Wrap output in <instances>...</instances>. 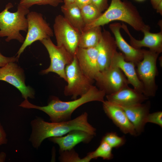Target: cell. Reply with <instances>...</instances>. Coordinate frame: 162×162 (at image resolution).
I'll use <instances>...</instances> for the list:
<instances>
[{"label": "cell", "mask_w": 162, "mask_h": 162, "mask_svg": "<svg viewBox=\"0 0 162 162\" xmlns=\"http://www.w3.org/2000/svg\"><path fill=\"white\" fill-rule=\"evenodd\" d=\"M64 4H69L75 3V0H63Z\"/></svg>", "instance_id": "36"}, {"label": "cell", "mask_w": 162, "mask_h": 162, "mask_svg": "<svg viewBox=\"0 0 162 162\" xmlns=\"http://www.w3.org/2000/svg\"><path fill=\"white\" fill-rule=\"evenodd\" d=\"M146 122L156 124L162 127V112L159 111L152 113H149L146 119Z\"/></svg>", "instance_id": "28"}, {"label": "cell", "mask_w": 162, "mask_h": 162, "mask_svg": "<svg viewBox=\"0 0 162 162\" xmlns=\"http://www.w3.org/2000/svg\"><path fill=\"white\" fill-rule=\"evenodd\" d=\"M88 116L85 112L73 120L57 122H46L37 117L31 123L32 132L29 140L33 146L38 149L46 138L62 136L73 130H84L95 136L96 129L88 122Z\"/></svg>", "instance_id": "1"}, {"label": "cell", "mask_w": 162, "mask_h": 162, "mask_svg": "<svg viewBox=\"0 0 162 162\" xmlns=\"http://www.w3.org/2000/svg\"><path fill=\"white\" fill-rule=\"evenodd\" d=\"M137 1H144V0H136Z\"/></svg>", "instance_id": "37"}, {"label": "cell", "mask_w": 162, "mask_h": 162, "mask_svg": "<svg viewBox=\"0 0 162 162\" xmlns=\"http://www.w3.org/2000/svg\"><path fill=\"white\" fill-rule=\"evenodd\" d=\"M162 1V0H151L153 7L155 9L158 4Z\"/></svg>", "instance_id": "34"}, {"label": "cell", "mask_w": 162, "mask_h": 162, "mask_svg": "<svg viewBox=\"0 0 162 162\" xmlns=\"http://www.w3.org/2000/svg\"><path fill=\"white\" fill-rule=\"evenodd\" d=\"M96 47L99 68L100 72L110 67L112 58L116 51L114 38L109 31L104 30Z\"/></svg>", "instance_id": "14"}, {"label": "cell", "mask_w": 162, "mask_h": 162, "mask_svg": "<svg viewBox=\"0 0 162 162\" xmlns=\"http://www.w3.org/2000/svg\"><path fill=\"white\" fill-rule=\"evenodd\" d=\"M135 65L133 62L125 60L123 54L116 51L112 58L110 66L120 68L126 77L129 84H131L134 89L143 94V85L137 76Z\"/></svg>", "instance_id": "17"}, {"label": "cell", "mask_w": 162, "mask_h": 162, "mask_svg": "<svg viewBox=\"0 0 162 162\" xmlns=\"http://www.w3.org/2000/svg\"><path fill=\"white\" fill-rule=\"evenodd\" d=\"M65 72L67 85L64 87V94L71 96L72 99L84 95L93 86L94 80L82 72L75 55L72 62L65 67Z\"/></svg>", "instance_id": "5"}, {"label": "cell", "mask_w": 162, "mask_h": 162, "mask_svg": "<svg viewBox=\"0 0 162 162\" xmlns=\"http://www.w3.org/2000/svg\"><path fill=\"white\" fill-rule=\"evenodd\" d=\"M156 9L157 12L159 13L160 14H162V1H161L157 6Z\"/></svg>", "instance_id": "33"}, {"label": "cell", "mask_w": 162, "mask_h": 162, "mask_svg": "<svg viewBox=\"0 0 162 162\" xmlns=\"http://www.w3.org/2000/svg\"><path fill=\"white\" fill-rule=\"evenodd\" d=\"M149 103L145 104L142 103L129 106L118 105L124 111L134 126L137 135L143 132L146 123V118L149 113Z\"/></svg>", "instance_id": "20"}, {"label": "cell", "mask_w": 162, "mask_h": 162, "mask_svg": "<svg viewBox=\"0 0 162 162\" xmlns=\"http://www.w3.org/2000/svg\"><path fill=\"white\" fill-rule=\"evenodd\" d=\"M63 2V0H21L19 4L29 9V8L35 4H48L56 7Z\"/></svg>", "instance_id": "27"}, {"label": "cell", "mask_w": 162, "mask_h": 162, "mask_svg": "<svg viewBox=\"0 0 162 162\" xmlns=\"http://www.w3.org/2000/svg\"><path fill=\"white\" fill-rule=\"evenodd\" d=\"M112 148L106 142L101 140L98 147L94 151L87 154L91 160L102 158L104 160H110L113 158Z\"/></svg>", "instance_id": "23"}, {"label": "cell", "mask_w": 162, "mask_h": 162, "mask_svg": "<svg viewBox=\"0 0 162 162\" xmlns=\"http://www.w3.org/2000/svg\"><path fill=\"white\" fill-rule=\"evenodd\" d=\"M159 54L149 50H143L142 59L136 64V73L143 88V94L147 97L153 96L156 93V62Z\"/></svg>", "instance_id": "6"}, {"label": "cell", "mask_w": 162, "mask_h": 162, "mask_svg": "<svg viewBox=\"0 0 162 162\" xmlns=\"http://www.w3.org/2000/svg\"><path fill=\"white\" fill-rule=\"evenodd\" d=\"M102 103L105 114L122 132L134 136H137L134 126L120 106L107 100Z\"/></svg>", "instance_id": "13"}, {"label": "cell", "mask_w": 162, "mask_h": 162, "mask_svg": "<svg viewBox=\"0 0 162 162\" xmlns=\"http://www.w3.org/2000/svg\"><path fill=\"white\" fill-rule=\"evenodd\" d=\"M106 95L103 91L93 86L87 93L73 100L64 101L54 97L47 105L40 106L31 104L26 99L19 106L25 108L40 110L49 116L51 122H60L70 120L73 112L84 104L94 101L102 103Z\"/></svg>", "instance_id": "2"}, {"label": "cell", "mask_w": 162, "mask_h": 162, "mask_svg": "<svg viewBox=\"0 0 162 162\" xmlns=\"http://www.w3.org/2000/svg\"><path fill=\"white\" fill-rule=\"evenodd\" d=\"M53 27L57 45L63 46L74 56L81 33L61 15L55 17Z\"/></svg>", "instance_id": "9"}, {"label": "cell", "mask_w": 162, "mask_h": 162, "mask_svg": "<svg viewBox=\"0 0 162 162\" xmlns=\"http://www.w3.org/2000/svg\"><path fill=\"white\" fill-rule=\"evenodd\" d=\"M13 7L12 3H8L0 12V37H6L5 40L7 42L16 40L22 43L25 38L20 32H27L28 22L26 16L30 11L19 4L16 12H10L9 10Z\"/></svg>", "instance_id": "4"}, {"label": "cell", "mask_w": 162, "mask_h": 162, "mask_svg": "<svg viewBox=\"0 0 162 162\" xmlns=\"http://www.w3.org/2000/svg\"><path fill=\"white\" fill-rule=\"evenodd\" d=\"M75 3L80 9L83 6L91 3V0H75Z\"/></svg>", "instance_id": "32"}, {"label": "cell", "mask_w": 162, "mask_h": 162, "mask_svg": "<svg viewBox=\"0 0 162 162\" xmlns=\"http://www.w3.org/2000/svg\"><path fill=\"white\" fill-rule=\"evenodd\" d=\"M40 42L47 50L50 60L49 67L42 70L41 73L45 74L50 72H53L66 82L65 67L72 62L74 56L63 46L54 44L50 38L44 39Z\"/></svg>", "instance_id": "8"}, {"label": "cell", "mask_w": 162, "mask_h": 162, "mask_svg": "<svg viewBox=\"0 0 162 162\" xmlns=\"http://www.w3.org/2000/svg\"><path fill=\"white\" fill-rule=\"evenodd\" d=\"M75 55L82 72L94 80L100 72L96 46L86 48L78 47Z\"/></svg>", "instance_id": "12"}, {"label": "cell", "mask_w": 162, "mask_h": 162, "mask_svg": "<svg viewBox=\"0 0 162 162\" xmlns=\"http://www.w3.org/2000/svg\"><path fill=\"white\" fill-rule=\"evenodd\" d=\"M115 20L126 23L137 31L142 32L150 28L145 24L137 9L131 3L121 0H111L110 5L104 12L98 18L85 25L82 32L92 27L103 26Z\"/></svg>", "instance_id": "3"}, {"label": "cell", "mask_w": 162, "mask_h": 162, "mask_svg": "<svg viewBox=\"0 0 162 162\" xmlns=\"http://www.w3.org/2000/svg\"><path fill=\"white\" fill-rule=\"evenodd\" d=\"M108 0H91V3L101 12L108 8Z\"/></svg>", "instance_id": "29"}, {"label": "cell", "mask_w": 162, "mask_h": 162, "mask_svg": "<svg viewBox=\"0 0 162 162\" xmlns=\"http://www.w3.org/2000/svg\"><path fill=\"white\" fill-rule=\"evenodd\" d=\"M101 140L106 142L112 148H119L123 145L126 142L124 136H119L116 132H113L107 133Z\"/></svg>", "instance_id": "26"}, {"label": "cell", "mask_w": 162, "mask_h": 162, "mask_svg": "<svg viewBox=\"0 0 162 162\" xmlns=\"http://www.w3.org/2000/svg\"><path fill=\"white\" fill-rule=\"evenodd\" d=\"M7 141L6 133L0 122V145L6 144Z\"/></svg>", "instance_id": "31"}, {"label": "cell", "mask_w": 162, "mask_h": 162, "mask_svg": "<svg viewBox=\"0 0 162 162\" xmlns=\"http://www.w3.org/2000/svg\"><path fill=\"white\" fill-rule=\"evenodd\" d=\"M64 17L81 33L85 25L82 15L81 9L75 3L64 4L61 7Z\"/></svg>", "instance_id": "21"}, {"label": "cell", "mask_w": 162, "mask_h": 162, "mask_svg": "<svg viewBox=\"0 0 162 162\" xmlns=\"http://www.w3.org/2000/svg\"><path fill=\"white\" fill-rule=\"evenodd\" d=\"M106 97L108 101L123 106L142 104L148 98L143 94L128 86L114 93L106 95Z\"/></svg>", "instance_id": "19"}, {"label": "cell", "mask_w": 162, "mask_h": 162, "mask_svg": "<svg viewBox=\"0 0 162 162\" xmlns=\"http://www.w3.org/2000/svg\"><path fill=\"white\" fill-rule=\"evenodd\" d=\"M81 11L85 25L98 18L102 14V12L91 3L82 7L81 8Z\"/></svg>", "instance_id": "24"}, {"label": "cell", "mask_w": 162, "mask_h": 162, "mask_svg": "<svg viewBox=\"0 0 162 162\" xmlns=\"http://www.w3.org/2000/svg\"><path fill=\"white\" fill-rule=\"evenodd\" d=\"M121 25L118 22L112 23L109 28L114 35L117 47L122 52L125 60L136 64L142 59L143 50L136 49L125 41L120 32Z\"/></svg>", "instance_id": "15"}, {"label": "cell", "mask_w": 162, "mask_h": 162, "mask_svg": "<svg viewBox=\"0 0 162 162\" xmlns=\"http://www.w3.org/2000/svg\"><path fill=\"white\" fill-rule=\"evenodd\" d=\"M66 134L64 136L49 138L51 141L59 146L60 153L73 149L74 146L80 142L88 143L94 136L80 130H72Z\"/></svg>", "instance_id": "18"}, {"label": "cell", "mask_w": 162, "mask_h": 162, "mask_svg": "<svg viewBox=\"0 0 162 162\" xmlns=\"http://www.w3.org/2000/svg\"><path fill=\"white\" fill-rule=\"evenodd\" d=\"M121 28L128 35L130 39V45L137 49H140L143 47L149 49V50L158 53L162 51V32L152 33L149 32V29L146 28L142 32L144 34V37L141 40L135 38L130 34L127 26L124 23L121 25Z\"/></svg>", "instance_id": "16"}, {"label": "cell", "mask_w": 162, "mask_h": 162, "mask_svg": "<svg viewBox=\"0 0 162 162\" xmlns=\"http://www.w3.org/2000/svg\"><path fill=\"white\" fill-rule=\"evenodd\" d=\"M19 58L15 56L7 57L3 55L0 52V68L2 67L7 64L12 62L18 61Z\"/></svg>", "instance_id": "30"}, {"label": "cell", "mask_w": 162, "mask_h": 162, "mask_svg": "<svg viewBox=\"0 0 162 162\" xmlns=\"http://www.w3.org/2000/svg\"><path fill=\"white\" fill-rule=\"evenodd\" d=\"M94 81L99 89L103 91L106 95L114 93L129 84L121 70L113 66L100 71Z\"/></svg>", "instance_id": "11"}, {"label": "cell", "mask_w": 162, "mask_h": 162, "mask_svg": "<svg viewBox=\"0 0 162 162\" xmlns=\"http://www.w3.org/2000/svg\"><path fill=\"white\" fill-rule=\"evenodd\" d=\"M6 156V154L4 152H2L0 154V162H4Z\"/></svg>", "instance_id": "35"}, {"label": "cell", "mask_w": 162, "mask_h": 162, "mask_svg": "<svg viewBox=\"0 0 162 162\" xmlns=\"http://www.w3.org/2000/svg\"><path fill=\"white\" fill-rule=\"evenodd\" d=\"M101 26L92 28L82 31L79 41L78 47L89 48L97 46L102 36Z\"/></svg>", "instance_id": "22"}, {"label": "cell", "mask_w": 162, "mask_h": 162, "mask_svg": "<svg viewBox=\"0 0 162 162\" xmlns=\"http://www.w3.org/2000/svg\"><path fill=\"white\" fill-rule=\"evenodd\" d=\"M28 22L27 34L22 44L17 52V57H20L25 49L35 41H40L50 38L53 32L49 24L44 19L42 14L36 11H30L27 15Z\"/></svg>", "instance_id": "7"}, {"label": "cell", "mask_w": 162, "mask_h": 162, "mask_svg": "<svg viewBox=\"0 0 162 162\" xmlns=\"http://www.w3.org/2000/svg\"><path fill=\"white\" fill-rule=\"evenodd\" d=\"M60 153L59 159L61 162H88L91 160L88 155L83 158H80L73 149L64 151Z\"/></svg>", "instance_id": "25"}, {"label": "cell", "mask_w": 162, "mask_h": 162, "mask_svg": "<svg viewBox=\"0 0 162 162\" xmlns=\"http://www.w3.org/2000/svg\"><path fill=\"white\" fill-rule=\"evenodd\" d=\"M0 80L8 82L20 92L25 99L33 98L35 92L25 84V76L23 69L15 62H10L0 68Z\"/></svg>", "instance_id": "10"}]
</instances>
